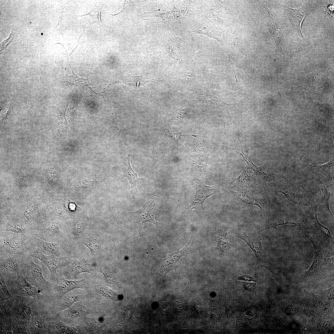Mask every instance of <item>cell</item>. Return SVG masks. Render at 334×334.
<instances>
[{
    "instance_id": "cell-33",
    "label": "cell",
    "mask_w": 334,
    "mask_h": 334,
    "mask_svg": "<svg viewBox=\"0 0 334 334\" xmlns=\"http://www.w3.org/2000/svg\"><path fill=\"white\" fill-rule=\"evenodd\" d=\"M24 36L20 35L19 31L14 29H11V32L8 37L3 41L0 45V52L6 51L7 47L11 43L20 40Z\"/></svg>"
},
{
    "instance_id": "cell-6",
    "label": "cell",
    "mask_w": 334,
    "mask_h": 334,
    "mask_svg": "<svg viewBox=\"0 0 334 334\" xmlns=\"http://www.w3.org/2000/svg\"><path fill=\"white\" fill-rule=\"evenodd\" d=\"M272 186L278 192L283 194L287 199L296 204L306 206L310 210L316 208L307 199L306 196L310 190L298 184L287 183L281 181L273 182Z\"/></svg>"
},
{
    "instance_id": "cell-28",
    "label": "cell",
    "mask_w": 334,
    "mask_h": 334,
    "mask_svg": "<svg viewBox=\"0 0 334 334\" xmlns=\"http://www.w3.org/2000/svg\"><path fill=\"white\" fill-rule=\"evenodd\" d=\"M82 244L87 246L92 253H98L100 250L101 244L98 240L92 234H86L81 238L78 244Z\"/></svg>"
},
{
    "instance_id": "cell-12",
    "label": "cell",
    "mask_w": 334,
    "mask_h": 334,
    "mask_svg": "<svg viewBox=\"0 0 334 334\" xmlns=\"http://www.w3.org/2000/svg\"><path fill=\"white\" fill-rule=\"evenodd\" d=\"M33 298L29 296H13L10 314L12 321L30 322Z\"/></svg>"
},
{
    "instance_id": "cell-27",
    "label": "cell",
    "mask_w": 334,
    "mask_h": 334,
    "mask_svg": "<svg viewBox=\"0 0 334 334\" xmlns=\"http://www.w3.org/2000/svg\"><path fill=\"white\" fill-rule=\"evenodd\" d=\"M80 294H76L71 291L64 295L56 304V312L63 310L78 302L82 298Z\"/></svg>"
},
{
    "instance_id": "cell-26",
    "label": "cell",
    "mask_w": 334,
    "mask_h": 334,
    "mask_svg": "<svg viewBox=\"0 0 334 334\" xmlns=\"http://www.w3.org/2000/svg\"><path fill=\"white\" fill-rule=\"evenodd\" d=\"M303 11L298 9L288 7L287 14L291 24L295 30L298 33L299 36L303 37V36L300 30V24L303 19L306 15Z\"/></svg>"
},
{
    "instance_id": "cell-9",
    "label": "cell",
    "mask_w": 334,
    "mask_h": 334,
    "mask_svg": "<svg viewBox=\"0 0 334 334\" xmlns=\"http://www.w3.org/2000/svg\"><path fill=\"white\" fill-rule=\"evenodd\" d=\"M36 258L43 263L49 269L50 280L56 281L58 276L56 271L58 269H62L71 263L70 258L67 256L54 257L44 254L35 247L31 248L28 254Z\"/></svg>"
},
{
    "instance_id": "cell-39",
    "label": "cell",
    "mask_w": 334,
    "mask_h": 334,
    "mask_svg": "<svg viewBox=\"0 0 334 334\" xmlns=\"http://www.w3.org/2000/svg\"><path fill=\"white\" fill-rule=\"evenodd\" d=\"M238 279L240 280L246 281H241V282L243 283V286L245 287L246 289L249 290H253L255 284L254 282V280L252 277L247 276H243L239 277Z\"/></svg>"
},
{
    "instance_id": "cell-3",
    "label": "cell",
    "mask_w": 334,
    "mask_h": 334,
    "mask_svg": "<svg viewBox=\"0 0 334 334\" xmlns=\"http://www.w3.org/2000/svg\"><path fill=\"white\" fill-rule=\"evenodd\" d=\"M236 236L244 241L254 253L258 266L264 267L271 272L278 282L283 283L281 270L272 265L265 255L261 244L262 239L258 233H236Z\"/></svg>"
},
{
    "instance_id": "cell-11",
    "label": "cell",
    "mask_w": 334,
    "mask_h": 334,
    "mask_svg": "<svg viewBox=\"0 0 334 334\" xmlns=\"http://www.w3.org/2000/svg\"><path fill=\"white\" fill-rule=\"evenodd\" d=\"M24 255L0 252V275L5 281L22 272Z\"/></svg>"
},
{
    "instance_id": "cell-25",
    "label": "cell",
    "mask_w": 334,
    "mask_h": 334,
    "mask_svg": "<svg viewBox=\"0 0 334 334\" xmlns=\"http://www.w3.org/2000/svg\"><path fill=\"white\" fill-rule=\"evenodd\" d=\"M333 161H330L321 165H315L322 170L319 173L316 181L324 184L326 186L332 185L334 184L333 173L330 171L332 166L333 165Z\"/></svg>"
},
{
    "instance_id": "cell-18",
    "label": "cell",
    "mask_w": 334,
    "mask_h": 334,
    "mask_svg": "<svg viewBox=\"0 0 334 334\" xmlns=\"http://www.w3.org/2000/svg\"><path fill=\"white\" fill-rule=\"evenodd\" d=\"M71 68L72 74L71 75L67 74L65 75L64 79L66 81L71 84L75 85L85 95H88L95 99H101L102 98L105 101H107L104 98V94L109 88V87L105 91L101 93H97L93 89V87L89 85L88 77L86 79L79 77L74 73L71 67Z\"/></svg>"
},
{
    "instance_id": "cell-21",
    "label": "cell",
    "mask_w": 334,
    "mask_h": 334,
    "mask_svg": "<svg viewBox=\"0 0 334 334\" xmlns=\"http://www.w3.org/2000/svg\"><path fill=\"white\" fill-rule=\"evenodd\" d=\"M238 139L242 147V152L238 148H235L237 153L241 155L243 159L247 163V167L248 168L251 169L255 172L258 177L262 182H272L274 181L276 178V175L272 172L265 169L263 167H260L255 165L253 163L250 158L246 154H244L243 152L242 146L239 138Z\"/></svg>"
},
{
    "instance_id": "cell-20",
    "label": "cell",
    "mask_w": 334,
    "mask_h": 334,
    "mask_svg": "<svg viewBox=\"0 0 334 334\" xmlns=\"http://www.w3.org/2000/svg\"><path fill=\"white\" fill-rule=\"evenodd\" d=\"M310 191L313 195L318 205L325 210L330 216L333 217L329 204L331 193L327 191L326 185L320 182L316 181L315 184Z\"/></svg>"
},
{
    "instance_id": "cell-34",
    "label": "cell",
    "mask_w": 334,
    "mask_h": 334,
    "mask_svg": "<svg viewBox=\"0 0 334 334\" xmlns=\"http://www.w3.org/2000/svg\"><path fill=\"white\" fill-rule=\"evenodd\" d=\"M298 219V217L289 218L275 222L263 226L261 230V231L269 229L275 228L278 226L282 225L290 224L295 225L297 223Z\"/></svg>"
},
{
    "instance_id": "cell-40",
    "label": "cell",
    "mask_w": 334,
    "mask_h": 334,
    "mask_svg": "<svg viewBox=\"0 0 334 334\" xmlns=\"http://www.w3.org/2000/svg\"><path fill=\"white\" fill-rule=\"evenodd\" d=\"M102 8L96 10V9H94L93 8L91 11L89 13L84 15H79V16H83L87 15H89L92 16L94 18V21L92 24L95 22H96L100 26L105 30L101 24V21L100 14Z\"/></svg>"
},
{
    "instance_id": "cell-17",
    "label": "cell",
    "mask_w": 334,
    "mask_h": 334,
    "mask_svg": "<svg viewBox=\"0 0 334 334\" xmlns=\"http://www.w3.org/2000/svg\"><path fill=\"white\" fill-rule=\"evenodd\" d=\"M196 193L191 203L185 209L186 211L196 209L201 210L205 200L210 196L219 192L215 186H208L199 181L196 185Z\"/></svg>"
},
{
    "instance_id": "cell-42",
    "label": "cell",
    "mask_w": 334,
    "mask_h": 334,
    "mask_svg": "<svg viewBox=\"0 0 334 334\" xmlns=\"http://www.w3.org/2000/svg\"><path fill=\"white\" fill-rule=\"evenodd\" d=\"M320 294L329 300H333L334 286L327 289L321 290Z\"/></svg>"
},
{
    "instance_id": "cell-5",
    "label": "cell",
    "mask_w": 334,
    "mask_h": 334,
    "mask_svg": "<svg viewBox=\"0 0 334 334\" xmlns=\"http://www.w3.org/2000/svg\"><path fill=\"white\" fill-rule=\"evenodd\" d=\"M29 246L28 238L19 233L0 231V252L28 255L30 251Z\"/></svg>"
},
{
    "instance_id": "cell-10",
    "label": "cell",
    "mask_w": 334,
    "mask_h": 334,
    "mask_svg": "<svg viewBox=\"0 0 334 334\" xmlns=\"http://www.w3.org/2000/svg\"><path fill=\"white\" fill-rule=\"evenodd\" d=\"M5 281L9 291L12 296L37 297L41 293L36 287L28 281L22 272Z\"/></svg>"
},
{
    "instance_id": "cell-1",
    "label": "cell",
    "mask_w": 334,
    "mask_h": 334,
    "mask_svg": "<svg viewBox=\"0 0 334 334\" xmlns=\"http://www.w3.org/2000/svg\"><path fill=\"white\" fill-rule=\"evenodd\" d=\"M56 304L48 293L34 297L30 319L31 334H46V319L56 312Z\"/></svg>"
},
{
    "instance_id": "cell-15",
    "label": "cell",
    "mask_w": 334,
    "mask_h": 334,
    "mask_svg": "<svg viewBox=\"0 0 334 334\" xmlns=\"http://www.w3.org/2000/svg\"><path fill=\"white\" fill-rule=\"evenodd\" d=\"M156 200V195L148 196L144 204L141 208L130 213L131 217L137 224L139 229H141L143 223L146 222L158 225V222L154 219L155 212L154 208Z\"/></svg>"
},
{
    "instance_id": "cell-14",
    "label": "cell",
    "mask_w": 334,
    "mask_h": 334,
    "mask_svg": "<svg viewBox=\"0 0 334 334\" xmlns=\"http://www.w3.org/2000/svg\"><path fill=\"white\" fill-rule=\"evenodd\" d=\"M30 247H35L42 253L47 255L60 257H63L66 251L67 246L65 242H53L45 241L35 236L28 237Z\"/></svg>"
},
{
    "instance_id": "cell-41",
    "label": "cell",
    "mask_w": 334,
    "mask_h": 334,
    "mask_svg": "<svg viewBox=\"0 0 334 334\" xmlns=\"http://www.w3.org/2000/svg\"><path fill=\"white\" fill-rule=\"evenodd\" d=\"M164 130L167 137L177 144L178 143V141L180 137L181 136H183L181 135V132L177 133H172L170 131L167 126L165 127L164 129Z\"/></svg>"
},
{
    "instance_id": "cell-13",
    "label": "cell",
    "mask_w": 334,
    "mask_h": 334,
    "mask_svg": "<svg viewBox=\"0 0 334 334\" xmlns=\"http://www.w3.org/2000/svg\"><path fill=\"white\" fill-rule=\"evenodd\" d=\"M87 284L85 279L79 280H69L63 278L61 275L57 276L56 283L48 293L56 303L64 295L78 288H84Z\"/></svg>"
},
{
    "instance_id": "cell-4",
    "label": "cell",
    "mask_w": 334,
    "mask_h": 334,
    "mask_svg": "<svg viewBox=\"0 0 334 334\" xmlns=\"http://www.w3.org/2000/svg\"><path fill=\"white\" fill-rule=\"evenodd\" d=\"M33 257L28 255L23 256L22 272L28 281L36 288L41 293H48L54 283L49 282L44 277L41 267L35 263Z\"/></svg>"
},
{
    "instance_id": "cell-24",
    "label": "cell",
    "mask_w": 334,
    "mask_h": 334,
    "mask_svg": "<svg viewBox=\"0 0 334 334\" xmlns=\"http://www.w3.org/2000/svg\"><path fill=\"white\" fill-rule=\"evenodd\" d=\"M130 154H128L123 163V172L124 176L127 178L130 183L131 192L132 193H137L136 187L137 183L140 180H143L142 178L138 177V174L135 172L131 168L130 162Z\"/></svg>"
},
{
    "instance_id": "cell-30",
    "label": "cell",
    "mask_w": 334,
    "mask_h": 334,
    "mask_svg": "<svg viewBox=\"0 0 334 334\" xmlns=\"http://www.w3.org/2000/svg\"><path fill=\"white\" fill-rule=\"evenodd\" d=\"M306 298L312 302L314 308L319 311L323 313L328 309L322 300L318 296L304 289Z\"/></svg>"
},
{
    "instance_id": "cell-7",
    "label": "cell",
    "mask_w": 334,
    "mask_h": 334,
    "mask_svg": "<svg viewBox=\"0 0 334 334\" xmlns=\"http://www.w3.org/2000/svg\"><path fill=\"white\" fill-rule=\"evenodd\" d=\"M32 235L43 240L53 242H64L67 237L63 226L51 220L36 225L33 230Z\"/></svg>"
},
{
    "instance_id": "cell-31",
    "label": "cell",
    "mask_w": 334,
    "mask_h": 334,
    "mask_svg": "<svg viewBox=\"0 0 334 334\" xmlns=\"http://www.w3.org/2000/svg\"><path fill=\"white\" fill-rule=\"evenodd\" d=\"M12 321L13 334H31L30 322Z\"/></svg>"
},
{
    "instance_id": "cell-29",
    "label": "cell",
    "mask_w": 334,
    "mask_h": 334,
    "mask_svg": "<svg viewBox=\"0 0 334 334\" xmlns=\"http://www.w3.org/2000/svg\"><path fill=\"white\" fill-rule=\"evenodd\" d=\"M145 74L139 76H128L116 81L114 83L125 84L129 85L138 88L140 86H143L147 82L151 81Z\"/></svg>"
},
{
    "instance_id": "cell-16",
    "label": "cell",
    "mask_w": 334,
    "mask_h": 334,
    "mask_svg": "<svg viewBox=\"0 0 334 334\" xmlns=\"http://www.w3.org/2000/svg\"><path fill=\"white\" fill-rule=\"evenodd\" d=\"M192 238V236L187 244L182 250L169 254L167 258L162 259V264L159 269L155 274L165 278L169 271L175 270L178 267L179 265V260L187 252V249L191 242Z\"/></svg>"
},
{
    "instance_id": "cell-35",
    "label": "cell",
    "mask_w": 334,
    "mask_h": 334,
    "mask_svg": "<svg viewBox=\"0 0 334 334\" xmlns=\"http://www.w3.org/2000/svg\"><path fill=\"white\" fill-rule=\"evenodd\" d=\"M96 289L98 292L104 297L113 300H118L119 295L112 290L102 285H97Z\"/></svg>"
},
{
    "instance_id": "cell-43",
    "label": "cell",
    "mask_w": 334,
    "mask_h": 334,
    "mask_svg": "<svg viewBox=\"0 0 334 334\" xmlns=\"http://www.w3.org/2000/svg\"><path fill=\"white\" fill-rule=\"evenodd\" d=\"M188 113L187 107H182L177 110L174 114L173 116V119L178 120L183 117L186 113Z\"/></svg>"
},
{
    "instance_id": "cell-37",
    "label": "cell",
    "mask_w": 334,
    "mask_h": 334,
    "mask_svg": "<svg viewBox=\"0 0 334 334\" xmlns=\"http://www.w3.org/2000/svg\"><path fill=\"white\" fill-rule=\"evenodd\" d=\"M0 276V301L6 300L12 297L9 292L6 283L2 276Z\"/></svg>"
},
{
    "instance_id": "cell-32",
    "label": "cell",
    "mask_w": 334,
    "mask_h": 334,
    "mask_svg": "<svg viewBox=\"0 0 334 334\" xmlns=\"http://www.w3.org/2000/svg\"><path fill=\"white\" fill-rule=\"evenodd\" d=\"M0 333L1 334H13L12 321L9 314L0 315Z\"/></svg>"
},
{
    "instance_id": "cell-36",
    "label": "cell",
    "mask_w": 334,
    "mask_h": 334,
    "mask_svg": "<svg viewBox=\"0 0 334 334\" xmlns=\"http://www.w3.org/2000/svg\"><path fill=\"white\" fill-rule=\"evenodd\" d=\"M218 247L224 254H227L229 251V244L228 241V233L224 231L219 235Z\"/></svg>"
},
{
    "instance_id": "cell-19",
    "label": "cell",
    "mask_w": 334,
    "mask_h": 334,
    "mask_svg": "<svg viewBox=\"0 0 334 334\" xmlns=\"http://www.w3.org/2000/svg\"><path fill=\"white\" fill-rule=\"evenodd\" d=\"M57 312L58 313L55 316L53 315V316L61 321L66 322L71 319L85 316L92 312L91 309L77 302L65 310Z\"/></svg>"
},
{
    "instance_id": "cell-38",
    "label": "cell",
    "mask_w": 334,
    "mask_h": 334,
    "mask_svg": "<svg viewBox=\"0 0 334 334\" xmlns=\"http://www.w3.org/2000/svg\"><path fill=\"white\" fill-rule=\"evenodd\" d=\"M100 271L104 276L107 283L113 284L115 282L116 280L114 274L108 268L103 267L101 268Z\"/></svg>"
},
{
    "instance_id": "cell-2",
    "label": "cell",
    "mask_w": 334,
    "mask_h": 334,
    "mask_svg": "<svg viewBox=\"0 0 334 334\" xmlns=\"http://www.w3.org/2000/svg\"><path fill=\"white\" fill-rule=\"evenodd\" d=\"M293 227L310 241H316L323 247L328 246L333 240L328 229L319 221L317 208L310 214L301 218L298 224Z\"/></svg>"
},
{
    "instance_id": "cell-8",
    "label": "cell",
    "mask_w": 334,
    "mask_h": 334,
    "mask_svg": "<svg viewBox=\"0 0 334 334\" xmlns=\"http://www.w3.org/2000/svg\"><path fill=\"white\" fill-rule=\"evenodd\" d=\"M312 243L314 249V260L309 269L299 278L300 283L305 281L311 277L323 271L333 269L334 257L325 258L322 253V245L317 242Z\"/></svg>"
},
{
    "instance_id": "cell-22",
    "label": "cell",
    "mask_w": 334,
    "mask_h": 334,
    "mask_svg": "<svg viewBox=\"0 0 334 334\" xmlns=\"http://www.w3.org/2000/svg\"><path fill=\"white\" fill-rule=\"evenodd\" d=\"M46 334H75L78 329L72 326L66 325L62 321L54 317L52 315L46 319Z\"/></svg>"
},
{
    "instance_id": "cell-23",
    "label": "cell",
    "mask_w": 334,
    "mask_h": 334,
    "mask_svg": "<svg viewBox=\"0 0 334 334\" xmlns=\"http://www.w3.org/2000/svg\"><path fill=\"white\" fill-rule=\"evenodd\" d=\"M92 266L88 261L86 259L75 260L67 266L62 269V273L63 275H69L74 279L77 278L79 274L87 272L91 273Z\"/></svg>"
}]
</instances>
